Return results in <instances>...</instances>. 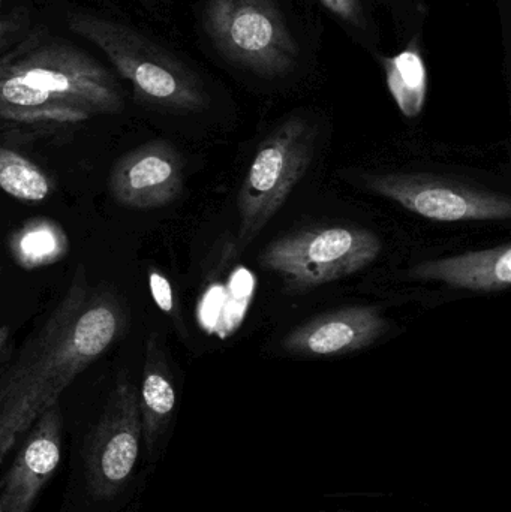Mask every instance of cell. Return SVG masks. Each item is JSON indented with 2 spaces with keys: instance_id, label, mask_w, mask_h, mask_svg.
<instances>
[{
  "instance_id": "cell-2",
  "label": "cell",
  "mask_w": 511,
  "mask_h": 512,
  "mask_svg": "<svg viewBox=\"0 0 511 512\" xmlns=\"http://www.w3.org/2000/svg\"><path fill=\"white\" fill-rule=\"evenodd\" d=\"M63 426L66 480L54 512L140 511L152 471L131 373L120 369L83 417L63 412Z\"/></svg>"
},
{
  "instance_id": "cell-10",
  "label": "cell",
  "mask_w": 511,
  "mask_h": 512,
  "mask_svg": "<svg viewBox=\"0 0 511 512\" xmlns=\"http://www.w3.org/2000/svg\"><path fill=\"white\" fill-rule=\"evenodd\" d=\"M183 159L165 140L141 144L120 156L108 174V192L117 206L155 210L174 203L183 191Z\"/></svg>"
},
{
  "instance_id": "cell-12",
  "label": "cell",
  "mask_w": 511,
  "mask_h": 512,
  "mask_svg": "<svg viewBox=\"0 0 511 512\" xmlns=\"http://www.w3.org/2000/svg\"><path fill=\"white\" fill-rule=\"evenodd\" d=\"M137 390L146 460L153 472L164 454L177 406L173 373L162 348L161 336L155 331L149 334L144 345L143 369Z\"/></svg>"
},
{
  "instance_id": "cell-6",
  "label": "cell",
  "mask_w": 511,
  "mask_h": 512,
  "mask_svg": "<svg viewBox=\"0 0 511 512\" xmlns=\"http://www.w3.org/2000/svg\"><path fill=\"white\" fill-rule=\"evenodd\" d=\"M315 131L308 120L282 123L255 153L239 192L237 251L246 248L296 189L314 156Z\"/></svg>"
},
{
  "instance_id": "cell-22",
  "label": "cell",
  "mask_w": 511,
  "mask_h": 512,
  "mask_svg": "<svg viewBox=\"0 0 511 512\" xmlns=\"http://www.w3.org/2000/svg\"><path fill=\"white\" fill-rule=\"evenodd\" d=\"M3 0H0V5H2Z\"/></svg>"
},
{
  "instance_id": "cell-15",
  "label": "cell",
  "mask_w": 511,
  "mask_h": 512,
  "mask_svg": "<svg viewBox=\"0 0 511 512\" xmlns=\"http://www.w3.org/2000/svg\"><path fill=\"white\" fill-rule=\"evenodd\" d=\"M0 189L20 203L39 204L51 197L54 182L32 159L0 144Z\"/></svg>"
},
{
  "instance_id": "cell-7",
  "label": "cell",
  "mask_w": 511,
  "mask_h": 512,
  "mask_svg": "<svg viewBox=\"0 0 511 512\" xmlns=\"http://www.w3.org/2000/svg\"><path fill=\"white\" fill-rule=\"evenodd\" d=\"M372 231L327 227L281 237L260 256L266 270L279 274L290 291H308L368 267L381 252Z\"/></svg>"
},
{
  "instance_id": "cell-8",
  "label": "cell",
  "mask_w": 511,
  "mask_h": 512,
  "mask_svg": "<svg viewBox=\"0 0 511 512\" xmlns=\"http://www.w3.org/2000/svg\"><path fill=\"white\" fill-rule=\"evenodd\" d=\"M366 186L429 221H507L511 216V203L506 195L479 191L435 177L383 174L368 177Z\"/></svg>"
},
{
  "instance_id": "cell-13",
  "label": "cell",
  "mask_w": 511,
  "mask_h": 512,
  "mask_svg": "<svg viewBox=\"0 0 511 512\" xmlns=\"http://www.w3.org/2000/svg\"><path fill=\"white\" fill-rule=\"evenodd\" d=\"M410 276L470 291H503L511 283V246L504 243L485 251L425 261L411 268Z\"/></svg>"
},
{
  "instance_id": "cell-19",
  "label": "cell",
  "mask_w": 511,
  "mask_h": 512,
  "mask_svg": "<svg viewBox=\"0 0 511 512\" xmlns=\"http://www.w3.org/2000/svg\"><path fill=\"white\" fill-rule=\"evenodd\" d=\"M149 286L150 294L155 300L156 306L168 315H174L176 310V301H174L173 288H171L170 280L159 273L158 270H149Z\"/></svg>"
},
{
  "instance_id": "cell-4",
  "label": "cell",
  "mask_w": 511,
  "mask_h": 512,
  "mask_svg": "<svg viewBox=\"0 0 511 512\" xmlns=\"http://www.w3.org/2000/svg\"><path fill=\"white\" fill-rule=\"evenodd\" d=\"M68 27L107 57L140 101L179 113L209 104L197 75L137 30L87 14L72 15Z\"/></svg>"
},
{
  "instance_id": "cell-18",
  "label": "cell",
  "mask_w": 511,
  "mask_h": 512,
  "mask_svg": "<svg viewBox=\"0 0 511 512\" xmlns=\"http://www.w3.org/2000/svg\"><path fill=\"white\" fill-rule=\"evenodd\" d=\"M324 6L357 36L360 42L375 47V33L362 0H321Z\"/></svg>"
},
{
  "instance_id": "cell-1",
  "label": "cell",
  "mask_w": 511,
  "mask_h": 512,
  "mask_svg": "<svg viewBox=\"0 0 511 512\" xmlns=\"http://www.w3.org/2000/svg\"><path fill=\"white\" fill-rule=\"evenodd\" d=\"M128 307L78 265L63 294L0 370V472L33 424L128 330Z\"/></svg>"
},
{
  "instance_id": "cell-9",
  "label": "cell",
  "mask_w": 511,
  "mask_h": 512,
  "mask_svg": "<svg viewBox=\"0 0 511 512\" xmlns=\"http://www.w3.org/2000/svg\"><path fill=\"white\" fill-rule=\"evenodd\" d=\"M60 400L33 424L0 472V512H33L65 459Z\"/></svg>"
},
{
  "instance_id": "cell-14",
  "label": "cell",
  "mask_w": 511,
  "mask_h": 512,
  "mask_svg": "<svg viewBox=\"0 0 511 512\" xmlns=\"http://www.w3.org/2000/svg\"><path fill=\"white\" fill-rule=\"evenodd\" d=\"M8 249L18 267L36 270L62 261L69 251V239L53 219L33 218L9 236Z\"/></svg>"
},
{
  "instance_id": "cell-20",
  "label": "cell",
  "mask_w": 511,
  "mask_h": 512,
  "mask_svg": "<svg viewBox=\"0 0 511 512\" xmlns=\"http://www.w3.org/2000/svg\"><path fill=\"white\" fill-rule=\"evenodd\" d=\"M20 29V21L17 18H0V47L11 39Z\"/></svg>"
},
{
  "instance_id": "cell-11",
  "label": "cell",
  "mask_w": 511,
  "mask_h": 512,
  "mask_svg": "<svg viewBox=\"0 0 511 512\" xmlns=\"http://www.w3.org/2000/svg\"><path fill=\"white\" fill-rule=\"evenodd\" d=\"M387 328L386 319L375 307H345L294 328L282 346L290 354L303 357L350 354L371 346Z\"/></svg>"
},
{
  "instance_id": "cell-5",
  "label": "cell",
  "mask_w": 511,
  "mask_h": 512,
  "mask_svg": "<svg viewBox=\"0 0 511 512\" xmlns=\"http://www.w3.org/2000/svg\"><path fill=\"white\" fill-rule=\"evenodd\" d=\"M204 29L234 66L264 78L290 74L299 47L272 0H207Z\"/></svg>"
},
{
  "instance_id": "cell-16",
  "label": "cell",
  "mask_w": 511,
  "mask_h": 512,
  "mask_svg": "<svg viewBox=\"0 0 511 512\" xmlns=\"http://www.w3.org/2000/svg\"><path fill=\"white\" fill-rule=\"evenodd\" d=\"M387 83L407 117L419 116L426 99V69L417 51L408 50L387 62Z\"/></svg>"
},
{
  "instance_id": "cell-21",
  "label": "cell",
  "mask_w": 511,
  "mask_h": 512,
  "mask_svg": "<svg viewBox=\"0 0 511 512\" xmlns=\"http://www.w3.org/2000/svg\"><path fill=\"white\" fill-rule=\"evenodd\" d=\"M12 328L9 324L0 325V361L8 349L9 340H11Z\"/></svg>"
},
{
  "instance_id": "cell-17",
  "label": "cell",
  "mask_w": 511,
  "mask_h": 512,
  "mask_svg": "<svg viewBox=\"0 0 511 512\" xmlns=\"http://www.w3.org/2000/svg\"><path fill=\"white\" fill-rule=\"evenodd\" d=\"M254 286V276L245 268L239 267V270L231 274L227 292H224L221 298V301L224 300L225 304L222 303L224 304L222 316L219 318L218 325H216L219 336L225 337L237 330L240 322L245 318Z\"/></svg>"
},
{
  "instance_id": "cell-3",
  "label": "cell",
  "mask_w": 511,
  "mask_h": 512,
  "mask_svg": "<svg viewBox=\"0 0 511 512\" xmlns=\"http://www.w3.org/2000/svg\"><path fill=\"white\" fill-rule=\"evenodd\" d=\"M123 110L116 78L69 42L33 35L0 57V120L71 126Z\"/></svg>"
}]
</instances>
